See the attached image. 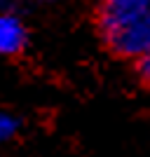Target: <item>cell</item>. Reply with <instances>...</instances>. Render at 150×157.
Wrapping results in <instances>:
<instances>
[{"label": "cell", "mask_w": 150, "mask_h": 157, "mask_svg": "<svg viewBox=\"0 0 150 157\" xmlns=\"http://www.w3.org/2000/svg\"><path fill=\"white\" fill-rule=\"evenodd\" d=\"M94 31L110 56L134 61L150 52V0H96Z\"/></svg>", "instance_id": "cell-1"}, {"label": "cell", "mask_w": 150, "mask_h": 157, "mask_svg": "<svg viewBox=\"0 0 150 157\" xmlns=\"http://www.w3.org/2000/svg\"><path fill=\"white\" fill-rule=\"evenodd\" d=\"M31 45V28L17 5H0V59H17Z\"/></svg>", "instance_id": "cell-2"}, {"label": "cell", "mask_w": 150, "mask_h": 157, "mask_svg": "<svg viewBox=\"0 0 150 157\" xmlns=\"http://www.w3.org/2000/svg\"><path fill=\"white\" fill-rule=\"evenodd\" d=\"M21 131H24V117L10 108H0V148L19 138Z\"/></svg>", "instance_id": "cell-3"}, {"label": "cell", "mask_w": 150, "mask_h": 157, "mask_svg": "<svg viewBox=\"0 0 150 157\" xmlns=\"http://www.w3.org/2000/svg\"><path fill=\"white\" fill-rule=\"evenodd\" d=\"M131 66H134V78H136V82L143 87L145 92H150V52H145L143 56L134 59Z\"/></svg>", "instance_id": "cell-4"}, {"label": "cell", "mask_w": 150, "mask_h": 157, "mask_svg": "<svg viewBox=\"0 0 150 157\" xmlns=\"http://www.w3.org/2000/svg\"><path fill=\"white\" fill-rule=\"evenodd\" d=\"M40 5H56V2H61V0H38Z\"/></svg>", "instance_id": "cell-5"}, {"label": "cell", "mask_w": 150, "mask_h": 157, "mask_svg": "<svg viewBox=\"0 0 150 157\" xmlns=\"http://www.w3.org/2000/svg\"><path fill=\"white\" fill-rule=\"evenodd\" d=\"M0 5H17V0H0Z\"/></svg>", "instance_id": "cell-6"}]
</instances>
